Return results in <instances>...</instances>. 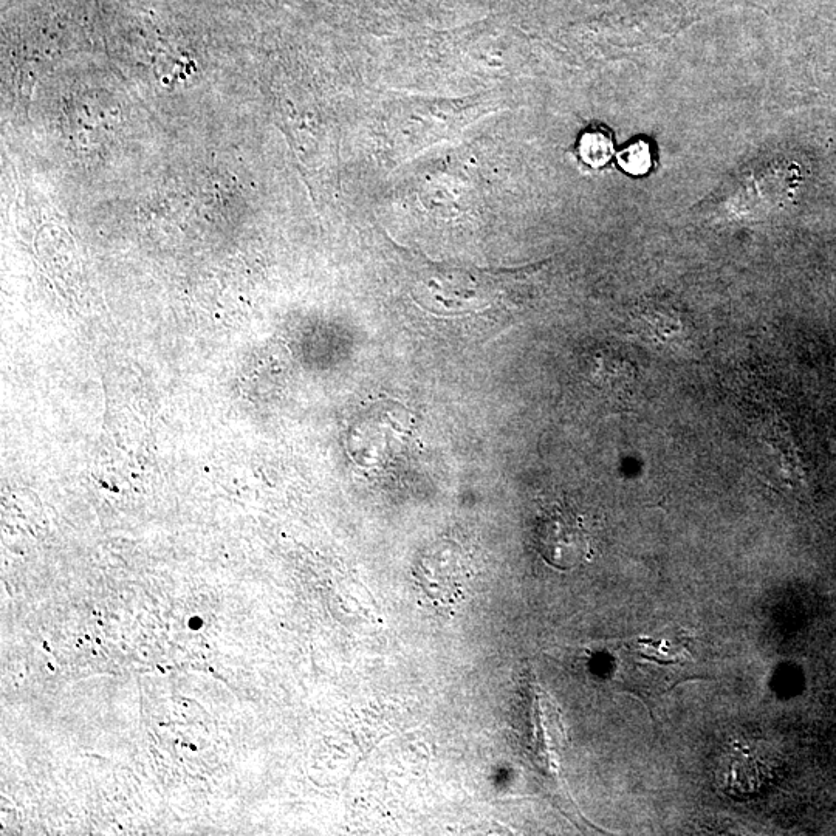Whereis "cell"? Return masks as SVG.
<instances>
[{"instance_id": "obj_1", "label": "cell", "mask_w": 836, "mask_h": 836, "mask_svg": "<svg viewBox=\"0 0 836 836\" xmlns=\"http://www.w3.org/2000/svg\"><path fill=\"white\" fill-rule=\"evenodd\" d=\"M802 180L799 166L785 158H764L741 171L723 191L720 208L734 219L762 216L795 194Z\"/></svg>"}, {"instance_id": "obj_2", "label": "cell", "mask_w": 836, "mask_h": 836, "mask_svg": "<svg viewBox=\"0 0 836 836\" xmlns=\"http://www.w3.org/2000/svg\"><path fill=\"white\" fill-rule=\"evenodd\" d=\"M539 555L558 570H573L592 559V538L586 522L569 504H555L542 511L535 525Z\"/></svg>"}, {"instance_id": "obj_3", "label": "cell", "mask_w": 836, "mask_h": 836, "mask_svg": "<svg viewBox=\"0 0 836 836\" xmlns=\"http://www.w3.org/2000/svg\"><path fill=\"white\" fill-rule=\"evenodd\" d=\"M414 575L434 606L453 609L465 601L473 580V566L459 544L439 541L420 556Z\"/></svg>"}, {"instance_id": "obj_4", "label": "cell", "mask_w": 836, "mask_h": 836, "mask_svg": "<svg viewBox=\"0 0 836 836\" xmlns=\"http://www.w3.org/2000/svg\"><path fill=\"white\" fill-rule=\"evenodd\" d=\"M581 160L592 168H603L614 155V138L609 129L593 127L584 132L578 144Z\"/></svg>"}, {"instance_id": "obj_5", "label": "cell", "mask_w": 836, "mask_h": 836, "mask_svg": "<svg viewBox=\"0 0 836 836\" xmlns=\"http://www.w3.org/2000/svg\"><path fill=\"white\" fill-rule=\"evenodd\" d=\"M728 778L733 779L731 785H728V790H733L736 787L739 779H744L741 784L739 792H744L742 795H747L748 792H756L759 785L764 784L765 770L764 764L758 758H754L751 754H734L733 759L728 761Z\"/></svg>"}, {"instance_id": "obj_6", "label": "cell", "mask_w": 836, "mask_h": 836, "mask_svg": "<svg viewBox=\"0 0 836 836\" xmlns=\"http://www.w3.org/2000/svg\"><path fill=\"white\" fill-rule=\"evenodd\" d=\"M618 163L624 171L632 175H643L651 169L652 155L649 143L638 140L629 144L618 154Z\"/></svg>"}]
</instances>
